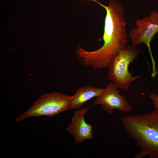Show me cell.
I'll return each instance as SVG.
<instances>
[{
  "label": "cell",
  "mask_w": 158,
  "mask_h": 158,
  "mask_svg": "<svg viewBox=\"0 0 158 158\" xmlns=\"http://www.w3.org/2000/svg\"><path fill=\"white\" fill-rule=\"evenodd\" d=\"M134 23L135 27L130 31L129 34L132 42L131 45L137 47L144 43L147 46L152 62L151 75L154 78L158 72L151 49L150 44L154 37L158 33V12L153 11L148 16L136 20Z\"/></svg>",
  "instance_id": "obj_5"
},
{
  "label": "cell",
  "mask_w": 158,
  "mask_h": 158,
  "mask_svg": "<svg viewBox=\"0 0 158 158\" xmlns=\"http://www.w3.org/2000/svg\"><path fill=\"white\" fill-rule=\"evenodd\" d=\"M148 153L146 151L142 150L140 152L135 155L134 158H141L148 156Z\"/></svg>",
  "instance_id": "obj_10"
},
{
  "label": "cell",
  "mask_w": 158,
  "mask_h": 158,
  "mask_svg": "<svg viewBox=\"0 0 158 158\" xmlns=\"http://www.w3.org/2000/svg\"><path fill=\"white\" fill-rule=\"evenodd\" d=\"M90 108L85 107L75 111L71 119V123L66 129L73 135L76 145L87 139H93V127L85 121L84 117Z\"/></svg>",
  "instance_id": "obj_7"
},
{
  "label": "cell",
  "mask_w": 158,
  "mask_h": 158,
  "mask_svg": "<svg viewBox=\"0 0 158 158\" xmlns=\"http://www.w3.org/2000/svg\"><path fill=\"white\" fill-rule=\"evenodd\" d=\"M105 88L91 86H84L79 88L73 95L70 106V109H78L83 104L92 98L102 95Z\"/></svg>",
  "instance_id": "obj_8"
},
{
  "label": "cell",
  "mask_w": 158,
  "mask_h": 158,
  "mask_svg": "<svg viewBox=\"0 0 158 158\" xmlns=\"http://www.w3.org/2000/svg\"><path fill=\"white\" fill-rule=\"evenodd\" d=\"M142 49L131 45L126 46L121 50L108 67L107 78L111 81L118 88L127 91L130 84L141 75L132 76L133 73L129 71L130 63H133L142 52Z\"/></svg>",
  "instance_id": "obj_3"
},
{
  "label": "cell",
  "mask_w": 158,
  "mask_h": 158,
  "mask_svg": "<svg viewBox=\"0 0 158 158\" xmlns=\"http://www.w3.org/2000/svg\"><path fill=\"white\" fill-rule=\"evenodd\" d=\"M104 8L106 12L103 40L104 43L100 48L87 51L81 46L76 49V56L79 63L90 66L94 70L108 68L119 51L128 42L127 30L124 14V8L118 1L110 0L107 6L93 0Z\"/></svg>",
  "instance_id": "obj_1"
},
{
  "label": "cell",
  "mask_w": 158,
  "mask_h": 158,
  "mask_svg": "<svg viewBox=\"0 0 158 158\" xmlns=\"http://www.w3.org/2000/svg\"><path fill=\"white\" fill-rule=\"evenodd\" d=\"M112 81L106 86L105 90L102 95L97 97L93 106L102 105V109L108 114H111L114 109H117L123 113L131 111V106L129 104L125 95L119 94V90Z\"/></svg>",
  "instance_id": "obj_6"
},
{
  "label": "cell",
  "mask_w": 158,
  "mask_h": 158,
  "mask_svg": "<svg viewBox=\"0 0 158 158\" xmlns=\"http://www.w3.org/2000/svg\"><path fill=\"white\" fill-rule=\"evenodd\" d=\"M150 97L152 100L155 109L158 110V95L156 93H153L150 95Z\"/></svg>",
  "instance_id": "obj_9"
},
{
  "label": "cell",
  "mask_w": 158,
  "mask_h": 158,
  "mask_svg": "<svg viewBox=\"0 0 158 158\" xmlns=\"http://www.w3.org/2000/svg\"><path fill=\"white\" fill-rule=\"evenodd\" d=\"M73 96H69L56 92L41 96L24 113L15 119L21 121L27 118L45 115L51 117L70 109Z\"/></svg>",
  "instance_id": "obj_4"
},
{
  "label": "cell",
  "mask_w": 158,
  "mask_h": 158,
  "mask_svg": "<svg viewBox=\"0 0 158 158\" xmlns=\"http://www.w3.org/2000/svg\"><path fill=\"white\" fill-rule=\"evenodd\" d=\"M125 132L150 158H158V110L121 118Z\"/></svg>",
  "instance_id": "obj_2"
}]
</instances>
